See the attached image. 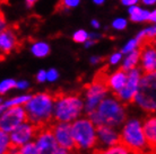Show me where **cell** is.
Instances as JSON below:
<instances>
[{
	"instance_id": "4",
	"label": "cell",
	"mask_w": 156,
	"mask_h": 154,
	"mask_svg": "<svg viewBox=\"0 0 156 154\" xmlns=\"http://www.w3.org/2000/svg\"><path fill=\"white\" fill-rule=\"evenodd\" d=\"M120 139V143L125 144L133 154H146L147 149H149L143 124L136 118L125 123L121 129Z\"/></svg>"
},
{
	"instance_id": "12",
	"label": "cell",
	"mask_w": 156,
	"mask_h": 154,
	"mask_svg": "<svg viewBox=\"0 0 156 154\" xmlns=\"http://www.w3.org/2000/svg\"><path fill=\"white\" fill-rule=\"evenodd\" d=\"M50 126L61 149L66 151L77 150L74 141V136H73V132H71L70 123L55 122V124H51Z\"/></svg>"
},
{
	"instance_id": "23",
	"label": "cell",
	"mask_w": 156,
	"mask_h": 154,
	"mask_svg": "<svg viewBox=\"0 0 156 154\" xmlns=\"http://www.w3.org/2000/svg\"><path fill=\"white\" fill-rule=\"evenodd\" d=\"M78 4H79V0H59L55 7V12H66L69 8L76 7Z\"/></svg>"
},
{
	"instance_id": "26",
	"label": "cell",
	"mask_w": 156,
	"mask_h": 154,
	"mask_svg": "<svg viewBox=\"0 0 156 154\" xmlns=\"http://www.w3.org/2000/svg\"><path fill=\"white\" fill-rule=\"evenodd\" d=\"M136 47H138V41L136 39H131V41H129L128 44L126 45L123 49H122V53L123 54H127V53H130V52H133V51L136 50Z\"/></svg>"
},
{
	"instance_id": "25",
	"label": "cell",
	"mask_w": 156,
	"mask_h": 154,
	"mask_svg": "<svg viewBox=\"0 0 156 154\" xmlns=\"http://www.w3.org/2000/svg\"><path fill=\"white\" fill-rule=\"evenodd\" d=\"M73 39H74L76 43H84L88 39V34H87L85 31H78L74 34Z\"/></svg>"
},
{
	"instance_id": "18",
	"label": "cell",
	"mask_w": 156,
	"mask_h": 154,
	"mask_svg": "<svg viewBox=\"0 0 156 154\" xmlns=\"http://www.w3.org/2000/svg\"><path fill=\"white\" fill-rule=\"evenodd\" d=\"M139 60H140V52H139V50L137 49V50H135L129 53V55L126 58L123 65L121 66V68L129 72L130 70L136 69V65Z\"/></svg>"
},
{
	"instance_id": "19",
	"label": "cell",
	"mask_w": 156,
	"mask_h": 154,
	"mask_svg": "<svg viewBox=\"0 0 156 154\" xmlns=\"http://www.w3.org/2000/svg\"><path fill=\"white\" fill-rule=\"evenodd\" d=\"M129 15H130V19L133 22H144V20H148L149 18V14L147 10H143L139 7H135V6H131L130 9H129Z\"/></svg>"
},
{
	"instance_id": "37",
	"label": "cell",
	"mask_w": 156,
	"mask_h": 154,
	"mask_svg": "<svg viewBox=\"0 0 156 154\" xmlns=\"http://www.w3.org/2000/svg\"><path fill=\"white\" fill-rule=\"evenodd\" d=\"M145 5H153L156 2V0H141Z\"/></svg>"
},
{
	"instance_id": "27",
	"label": "cell",
	"mask_w": 156,
	"mask_h": 154,
	"mask_svg": "<svg viewBox=\"0 0 156 154\" xmlns=\"http://www.w3.org/2000/svg\"><path fill=\"white\" fill-rule=\"evenodd\" d=\"M126 26H127V22L122 18H118L117 20L113 22V27L115 29H123L126 28Z\"/></svg>"
},
{
	"instance_id": "29",
	"label": "cell",
	"mask_w": 156,
	"mask_h": 154,
	"mask_svg": "<svg viewBox=\"0 0 156 154\" xmlns=\"http://www.w3.org/2000/svg\"><path fill=\"white\" fill-rule=\"evenodd\" d=\"M48 80V72H45L44 70H40L37 74H36V81L37 82H44V81Z\"/></svg>"
},
{
	"instance_id": "13",
	"label": "cell",
	"mask_w": 156,
	"mask_h": 154,
	"mask_svg": "<svg viewBox=\"0 0 156 154\" xmlns=\"http://www.w3.org/2000/svg\"><path fill=\"white\" fill-rule=\"evenodd\" d=\"M96 132H98V143L101 144L103 149L117 145L121 141L120 134L113 127L100 125L96 126Z\"/></svg>"
},
{
	"instance_id": "11",
	"label": "cell",
	"mask_w": 156,
	"mask_h": 154,
	"mask_svg": "<svg viewBox=\"0 0 156 154\" xmlns=\"http://www.w3.org/2000/svg\"><path fill=\"white\" fill-rule=\"evenodd\" d=\"M18 29V26L16 24L9 25L1 32L0 35V50H1V60H4L5 56H7L12 51H20L22 42L17 39L16 32Z\"/></svg>"
},
{
	"instance_id": "10",
	"label": "cell",
	"mask_w": 156,
	"mask_h": 154,
	"mask_svg": "<svg viewBox=\"0 0 156 154\" xmlns=\"http://www.w3.org/2000/svg\"><path fill=\"white\" fill-rule=\"evenodd\" d=\"M141 72L138 69H133L128 72V80L123 88L119 92L114 93V97L122 102H131L135 100L141 80Z\"/></svg>"
},
{
	"instance_id": "3",
	"label": "cell",
	"mask_w": 156,
	"mask_h": 154,
	"mask_svg": "<svg viewBox=\"0 0 156 154\" xmlns=\"http://www.w3.org/2000/svg\"><path fill=\"white\" fill-rule=\"evenodd\" d=\"M85 109V104L80 97L73 93L57 92L55 95V112L53 118L55 122L71 123L82 115Z\"/></svg>"
},
{
	"instance_id": "34",
	"label": "cell",
	"mask_w": 156,
	"mask_h": 154,
	"mask_svg": "<svg viewBox=\"0 0 156 154\" xmlns=\"http://www.w3.org/2000/svg\"><path fill=\"white\" fill-rule=\"evenodd\" d=\"M148 22H152V23H156V10H154L153 12H151L148 18Z\"/></svg>"
},
{
	"instance_id": "36",
	"label": "cell",
	"mask_w": 156,
	"mask_h": 154,
	"mask_svg": "<svg viewBox=\"0 0 156 154\" xmlns=\"http://www.w3.org/2000/svg\"><path fill=\"white\" fill-rule=\"evenodd\" d=\"M102 60H104V58H95V56H94V58L90 59V63H92V64H95V63H98V62L102 61Z\"/></svg>"
},
{
	"instance_id": "30",
	"label": "cell",
	"mask_w": 156,
	"mask_h": 154,
	"mask_svg": "<svg viewBox=\"0 0 156 154\" xmlns=\"http://www.w3.org/2000/svg\"><path fill=\"white\" fill-rule=\"evenodd\" d=\"M122 53H114V54H112L111 56H110V64H117L118 62L120 61L121 60V58H122V55H121Z\"/></svg>"
},
{
	"instance_id": "28",
	"label": "cell",
	"mask_w": 156,
	"mask_h": 154,
	"mask_svg": "<svg viewBox=\"0 0 156 154\" xmlns=\"http://www.w3.org/2000/svg\"><path fill=\"white\" fill-rule=\"evenodd\" d=\"M58 78H59V73L55 69H50L48 71V81L53 82V81H55Z\"/></svg>"
},
{
	"instance_id": "7",
	"label": "cell",
	"mask_w": 156,
	"mask_h": 154,
	"mask_svg": "<svg viewBox=\"0 0 156 154\" xmlns=\"http://www.w3.org/2000/svg\"><path fill=\"white\" fill-rule=\"evenodd\" d=\"M25 122H27V112L25 107L23 108L20 106L9 107L5 112H1L0 128L1 131L12 133L14 129H16Z\"/></svg>"
},
{
	"instance_id": "20",
	"label": "cell",
	"mask_w": 156,
	"mask_h": 154,
	"mask_svg": "<svg viewBox=\"0 0 156 154\" xmlns=\"http://www.w3.org/2000/svg\"><path fill=\"white\" fill-rule=\"evenodd\" d=\"M8 154H39L37 147H36L35 142H28L24 144L20 149H12L8 152Z\"/></svg>"
},
{
	"instance_id": "31",
	"label": "cell",
	"mask_w": 156,
	"mask_h": 154,
	"mask_svg": "<svg viewBox=\"0 0 156 154\" xmlns=\"http://www.w3.org/2000/svg\"><path fill=\"white\" fill-rule=\"evenodd\" d=\"M28 87H30V85H28L27 81H18L17 82V88L20 89V90H26V89H28Z\"/></svg>"
},
{
	"instance_id": "9",
	"label": "cell",
	"mask_w": 156,
	"mask_h": 154,
	"mask_svg": "<svg viewBox=\"0 0 156 154\" xmlns=\"http://www.w3.org/2000/svg\"><path fill=\"white\" fill-rule=\"evenodd\" d=\"M41 128L36 125L25 122L18 127L14 129L10 133V142H12V149H20L24 144L31 142L33 139H36Z\"/></svg>"
},
{
	"instance_id": "38",
	"label": "cell",
	"mask_w": 156,
	"mask_h": 154,
	"mask_svg": "<svg viewBox=\"0 0 156 154\" xmlns=\"http://www.w3.org/2000/svg\"><path fill=\"white\" fill-rule=\"evenodd\" d=\"M92 25H93L94 27H96V28L100 27V24H98V22H96V20H92Z\"/></svg>"
},
{
	"instance_id": "35",
	"label": "cell",
	"mask_w": 156,
	"mask_h": 154,
	"mask_svg": "<svg viewBox=\"0 0 156 154\" xmlns=\"http://www.w3.org/2000/svg\"><path fill=\"white\" fill-rule=\"evenodd\" d=\"M37 1V0H26V7L27 8H32L34 5H35V2Z\"/></svg>"
},
{
	"instance_id": "8",
	"label": "cell",
	"mask_w": 156,
	"mask_h": 154,
	"mask_svg": "<svg viewBox=\"0 0 156 154\" xmlns=\"http://www.w3.org/2000/svg\"><path fill=\"white\" fill-rule=\"evenodd\" d=\"M35 144L39 154H59L63 151L59 145L50 125L40 129L35 139Z\"/></svg>"
},
{
	"instance_id": "1",
	"label": "cell",
	"mask_w": 156,
	"mask_h": 154,
	"mask_svg": "<svg viewBox=\"0 0 156 154\" xmlns=\"http://www.w3.org/2000/svg\"><path fill=\"white\" fill-rule=\"evenodd\" d=\"M87 116L96 126L105 125L118 128L127 122L125 105L115 97H105L98 105V107Z\"/></svg>"
},
{
	"instance_id": "2",
	"label": "cell",
	"mask_w": 156,
	"mask_h": 154,
	"mask_svg": "<svg viewBox=\"0 0 156 154\" xmlns=\"http://www.w3.org/2000/svg\"><path fill=\"white\" fill-rule=\"evenodd\" d=\"M27 122L43 128L51 125L55 112V95L40 92L33 95L31 100L25 105Z\"/></svg>"
},
{
	"instance_id": "40",
	"label": "cell",
	"mask_w": 156,
	"mask_h": 154,
	"mask_svg": "<svg viewBox=\"0 0 156 154\" xmlns=\"http://www.w3.org/2000/svg\"><path fill=\"white\" fill-rule=\"evenodd\" d=\"M59 154H69V153H68V151L63 150V151H61V152H60V153H59Z\"/></svg>"
},
{
	"instance_id": "22",
	"label": "cell",
	"mask_w": 156,
	"mask_h": 154,
	"mask_svg": "<svg viewBox=\"0 0 156 154\" xmlns=\"http://www.w3.org/2000/svg\"><path fill=\"white\" fill-rule=\"evenodd\" d=\"M12 146L10 135L7 132H0V154H8Z\"/></svg>"
},
{
	"instance_id": "16",
	"label": "cell",
	"mask_w": 156,
	"mask_h": 154,
	"mask_svg": "<svg viewBox=\"0 0 156 154\" xmlns=\"http://www.w3.org/2000/svg\"><path fill=\"white\" fill-rule=\"evenodd\" d=\"M32 95H23V96H18V97H14V98H10V99H7L6 101H1V105H0V112H5L7 108L9 107H15V106H25L28 101L31 100Z\"/></svg>"
},
{
	"instance_id": "33",
	"label": "cell",
	"mask_w": 156,
	"mask_h": 154,
	"mask_svg": "<svg viewBox=\"0 0 156 154\" xmlns=\"http://www.w3.org/2000/svg\"><path fill=\"white\" fill-rule=\"evenodd\" d=\"M139 0H121V2L125 6H133L135 4H137Z\"/></svg>"
},
{
	"instance_id": "39",
	"label": "cell",
	"mask_w": 156,
	"mask_h": 154,
	"mask_svg": "<svg viewBox=\"0 0 156 154\" xmlns=\"http://www.w3.org/2000/svg\"><path fill=\"white\" fill-rule=\"evenodd\" d=\"M93 1H94V2H95L96 5H102L103 2H104V0H93Z\"/></svg>"
},
{
	"instance_id": "24",
	"label": "cell",
	"mask_w": 156,
	"mask_h": 154,
	"mask_svg": "<svg viewBox=\"0 0 156 154\" xmlns=\"http://www.w3.org/2000/svg\"><path fill=\"white\" fill-rule=\"evenodd\" d=\"M14 88H17V82L14 79H6L1 82L0 85V93L1 96H4L5 93L8 92L9 90H12Z\"/></svg>"
},
{
	"instance_id": "5",
	"label": "cell",
	"mask_w": 156,
	"mask_h": 154,
	"mask_svg": "<svg viewBox=\"0 0 156 154\" xmlns=\"http://www.w3.org/2000/svg\"><path fill=\"white\" fill-rule=\"evenodd\" d=\"M133 102L144 112H156V71L143 74Z\"/></svg>"
},
{
	"instance_id": "6",
	"label": "cell",
	"mask_w": 156,
	"mask_h": 154,
	"mask_svg": "<svg viewBox=\"0 0 156 154\" xmlns=\"http://www.w3.org/2000/svg\"><path fill=\"white\" fill-rule=\"evenodd\" d=\"M96 125L90 118L76 119L71 124V132L77 150H90L98 144Z\"/></svg>"
},
{
	"instance_id": "15",
	"label": "cell",
	"mask_w": 156,
	"mask_h": 154,
	"mask_svg": "<svg viewBox=\"0 0 156 154\" xmlns=\"http://www.w3.org/2000/svg\"><path fill=\"white\" fill-rule=\"evenodd\" d=\"M149 151L156 150V116H151L143 123Z\"/></svg>"
},
{
	"instance_id": "32",
	"label": "cell",
	"mask_w": 156,
	"mask_h": 154,
	"mask_svg": "<svg viewBox=\"0 0 156 154\" xmlns=\"http://www.w3.org/2000/svg\"><path fill=\"white\" fill-rule=\"evenodd\" d=\"M0 17H1V23H0V29H1V32L4 31L5 28L7 27V25H6V18H5V15H4V12H1V14H0Z\"/></svg>"
},
{
	"instance_id": "41",
	"label": "cell",
	"mask_w": 156,
	"mask_h": 154,
	"mask_svg": "<svg viewBox=\"0 0 156 154\" xmlns=\"http://www.w3.org/2000/svg\"><path fill=\"white\" fill-rule=\"evenodd\" d=\"M152 42H153V44H154V46L156 47V37H154V38L152 39Z\"/></svg>"
},
{
	"instance_id": "14",
	"label": "cell",
	"mask_w": 156,
	"mask_h": 154,
	"mask_svg": "<svg viewBox=\"0 0 156 154\" xmlns=\"http://www.w3.org/2000/svg\"><path fill=\"white\" fill-rule=\"evenodd\" d=\"M127 80H128V71H126L122 68L117 70L114 73L110 74L109 88L110 90H112L113 95L119 92L121 89L125 87L126 83H127Z\"/></svg>"
},
{
	"instance_id": "21",
	"label": "cell",
	"mask_w": 156,
	"mask_h": 154,
	"mask_svg": "<svg viewBox=\"0 0 156 154\" xmlns=\"http://www.w3.org/2000/svg\"><path fill=\"white\" fill-rule=\"evenodd\" d=\"M32 53L34 54L36 58H44L50 53V46L47 43L43 42L34 43L32 45Z\"/></svg>"
},
{
	"instance_id": "17",
	"label": "cell",
	"mask_w": 156,
	"mask_h": 154,
	"mask_svg": "<svg viewBox=\"0 0 156 154\" xmlns=\"http://www.w3.org/2000/svg\"><path fill=\"white\" fill-rule=\"evenodd\" d=\"M93 154H133L125 144L119 143L117 145L106 147V149H95Z\"/></svg>"
}]
</instances>
